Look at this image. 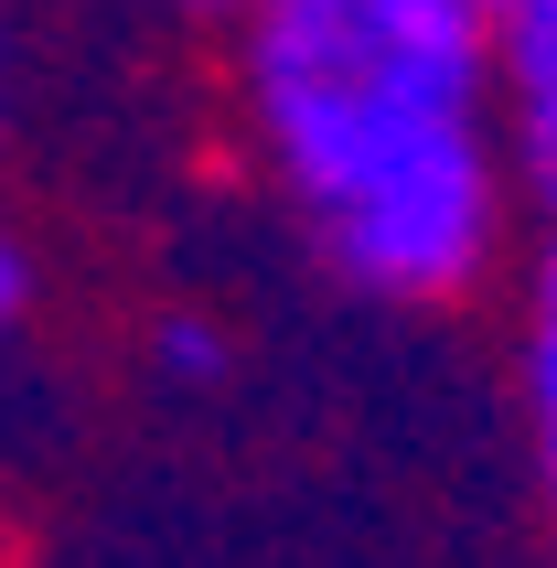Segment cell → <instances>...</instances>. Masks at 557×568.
Listing matches in <instances>:
<instances>
[{
  "instance_id": "obj_5",
  "label": "cell",
  "mask_w": 557,
  "mask_h": 568,
  "mask_svg": "<svg viewBox=\"0 0 557 568\" xmlns=\"http://www.w3.org/2000/svg\"><path fill=\"white\" fill-rule=\"evenodd\" d=\"M22 290H32V268H22V247H11V225H0V333L22 322Z\"/></svg>"
},
{
  "instance_id": "obj_7",
  "label": "cell",
  "mask_w": 557,
  "mask_h": 568,
  "mask_svg": "<svg viewBox=\"0 0 557 568\" xmlns=\"http://www.w3.org/2000/svg\"><path fill=\"white\" fill-rule=\"evenodd\" d=\"M183 11H225V22H236V11H247V0H183Z\"/></svg>"
},
{
  "instance_id": "obj_3",
  "label": "cell",
  "mask_w": 557,
  "mask_h": 568,
  "mask_svg": "<svg viewBox=\"0 0 557 568\" xmlns=\"http://www.w3.org/2000/svg\"><path fill=\"white\" fill-rule=\"evenodd\" d=\"M515 376H526V429H536V473L557 494V236L536 257V301H526V344H515Z\"/></svg>"
},
{
  "instance_id": "obj_6",
  "label": "cell",
  "mask_w": 557,
  "mask_h": 568,
  "mask_svg": "<svg viewBox=\"0 0 557 568\" xmlns=\"http://www.w3.org/2000/svg\"><path fill=\"white\" fill-rule=\"evenodd\" d=\"M0 119H11V11H0Z\"/></svg>"
},
{
  "instance_id": "obj_4",
  "label": "cell",
  "mask_w": 557,
  "mask_h": 568,
  "mask_svg": "<svg viewBox=\"0 0 557 568\" xmlns=\"http://www.w3.org/2000/svg\"><path fill=\"white\" fill-rule=\"evenodd\" d=\"M151 365H161L172 386H215L225 365H236V344H225L204 312H172V322H161V344H151Z\"/></svg>"
},
{
  "instance_id": "obj_1",
  "label": "cell",
  "mask_w": 557,
  "mask_h": 568,
  "mask_svg": "<svg viewBox=\"0 0 557 568\" xmlns=\"http://www.w3.org/2000/svg\"><path fill=\"white\" fill-rule=\"evenodd\" d=\"M236 97L343 290L462 301L494 268L515 161L472 0H247Z\"/></svg>"
},
{
  "instance_id": "obj_2",
  "label": "cell",
  "mask_w": 557,
  "mask_h": 568,
  "mask_svg": "<svg viewBox=\"0 0 557 568\" xmlns=\"http://www.w3.org/2000/svg\"><path fill=\"white\" fill-rule=\"evenodd\" d=\"M483 54H494L504 161L526 172V204L557 225V0H472Z\"/></svg>"
}]
</instances>
